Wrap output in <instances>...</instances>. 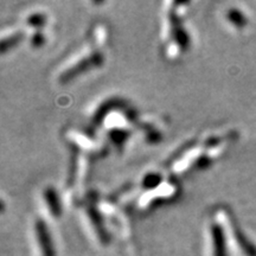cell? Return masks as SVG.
<instances>
[{
  "instance_id": "1",
  "label": "cell",
  "mask_w": 256,
  "mask_h": 256,
  "mask_svg": "<svg viewBox=\"0 0 256 256\" xmlns=\"http://www.w3.org/2000/svg\"><path fill=\"white\" fill-rule=\"evenodd\" d=\"M34 234L42 256H56L50 232L46 228V224L42 220H37L34 223Z\"/></svg>"
},
{
  "instance_id": "2",
  "label": "cell",
  "mask_w": 256,
  "mask_h": 256,
  "mask_svg": "<svg viewBox=\"0 0 256 256\" xmlns=\"http://www.w3.org/2000/svg\"><path fill=\"white\" fill-rule=\"evenodd\" d=\"M211 243H212V255L214 256H226V236L222 226L218 223H212L210 226Z\"/></svg>"
},
{
  "instance_id": "3",
  "label": "cell",
  "mask_w": 256,
  "mask_h": 256,
  "mask_svg": "<svg viewBox=\"0 0 256 256\" xmlns=\"http://www.w3.org/2000/svg\"><path fill=\"white\" fill-rule=\"evenodd\" d=\"M102 63V57L100 54H94V55L88 57V58L81 60V62L78 63V66H75V68H72V70H69L68 72H66V75H64V78L68 81L69 78H74V76L76 75V74H78L80 72H84V70H88L90 66H98V64H101Z\"/></svg>"
},
{
  "instance_id": "4",
  "label": "cell",
  "mask_w": 256,
  "mask_h": 256,
  "mask_svg": "<svg viewBox=\"0 0 256 256\" xmlns=\"http://www.w3.org/2000/svg\"><path fill=\"white\" fill-rule=\"evenodd\" d=\"M44 200H46L48 208H49L51 215L55 217H60L62 214V206H60L58 194L52 188H46L44 190Z\"/></svg>"
},
{
  "instance_id": "5",
  "label": "cell",
  "mask_w": 256,
  "mask_h": 256,
  "mask_svg": "<svg viewBox=\"0 0 256 256\" xmlns=\"http://www.w3.org/2000/svg\"><path fill=\"white\" fill-rule=\"evenodd\" d=\"M234 236H235L236 242L238 243L241 250L244 252L246 255L256 256V247L247 238H246L244 234L238 229V226H236V224H234Z\"/></svg>"
},
{
  "instance_id": "6",
  "label": "cell",
  "mask_w": 256,
  "mask_h": 256,
  "mask_svg": "<svg viewBox=\"0 0 256 256\" xmlns=\"http://www.w3.org/2000/svg\"><path fill=\"white\" fill-rule=\"evenodd\" d=\"M226 17H228L230 23H232L235 26H238V28L246 26V24L248 23L246 16L243 14L241 11H238V10H236V8H230L228 11V14H226Z\"/></svg>"
},
{
  "instance_id": "7",
  "label": "cell",
  "mask_w": 256,
  "mask_h": 256,
  "mask_svg": "<svg viewBox=\"0 0 256 256\" xmlns=\"http://www.w3.org/2000/svg\"><path fill=\"white\" fill-rule=\"evenodd\" d=\"M28 24H30L32 26H36V28L42 26V25L44 24V16L40 14H32L31 17L28 19Z\"/></svg>"
},
{
  "instance_id": "8",
  "label": "cell",
  "mask_w": 256,
  "mask_h": 256,
  "mask_svg": "<svg viewBox=\"0 0 256 256\" xmlns=\"http://www.w3.org/2000/svg\"><path fill=\"white\" fill-rule=\"evenodd\" d=\"M44 42V37L43 34H40V32H38V34H34V38H32V44H34V46H42V43Z\"/></svg>"
}]
</instances>
